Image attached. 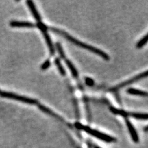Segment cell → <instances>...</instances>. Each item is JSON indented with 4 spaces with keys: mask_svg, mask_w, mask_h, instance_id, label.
Instances as JSON below:
<instances>
[{
    "mask_svg": "<svg viewBox=\"0 0 148 148\" xmlns=\"http://www.w3.org/2000/svg\"><path fill=\"white\" fill-rule=\"evenodd\" d=\"M49 29L51 31H52L53 32H55V33L59 34V35L62 36L63 37H64V38H66L68 41H71V43H73L74 45L79 46V47H80V48H84L88 51H90L99 56L100 57L103 58L104 60H106V61H109L110 59L109 56L105 52L103 51H101V49H99L98 48H96L94 47V46H92L89 45H87L86 43L82 42V41L77 40L75 38H73V36L67 34L66 32H65L64 31H63L62 30H60V29H56V28H54V27H50V28H49Z\"/></svg>",
    "mask_w": 148,
    "mask_h": 148,
    "instance_id": "1",
    "label": "cell"
},
{
    "mask_svg": "<svg viewBox=\"0 0 148 148\" xmlns=\"http://www.w3.org/2000/svg\"><path fill=\"white\" fill-rule=\"evenodd\" d=\"M75 126L77 128L81 130H83L87 133L89 135L95 136L99 140H101L103 141H106L108 143H110V142H113L115 141V139L112 136H110L109 135H106L104 133H101L99 131L95 130L92 129L91 128L86 126V125H83L82 123L79 122H76L75 124Z\"/></svg>",
    "mask_w": 148,
    "mask_h": 148,
    "instance_id": "2",
    "label": "cell"
},
{
    "mask_svg": "<svg viewBox=\"0 0 148 148\" xmlns=\"http://www.w3.org/2000/svg\"><path fill=\"white\" fill-rule=\"evenodd\" d=\"M0 96L3 97V98H6L9 99H12L14 100H16L18 101L22 102V103H27L29 104H38V101L34 99H32L30 98H27L25 96H20L15 93H12L10 92H4L0 90Z\"/></svg>",
    "mask_w": 148,
    "mask_h": 148,
    "instance_id": "3",
    "label": "cell"
},
{
    "mask_svg": "<svg viewBox=\"0 0 148 148\" xmlns=\"http://www.w3.org/2000/svg\"><path fill=\"white\" fill-rule=\"evenodd\" d=\"M36 25V27H38V29L41 31V32H42L44 38L46 40V44H47V45H48V47L49 48L51 54L54 55L55 53V49H54V45H53V42L51 41V37L49 36V35H48V32H47L48 27L41 22H38Z\"/></svg>",
    "mask_w": 148,
    "mask_h": 148,
    "instance_id": "4",
    "label": "cell"
},
{
    "mask_svg": "<svg viewBox=\"0 0 148 148\" xmlns=\"http://www.w3.org/2000/svg\"><path fill=\"white\" fill-rule=\"evenodd\" d=\"M147 75V71H146V72H144V73H141V74H140V75H136V77H135L134 78H132V79H130V80H127V81L124 82H123V83H120V85H117V86H115L114 88H113L111 89L110 91H117V90H118L119 89L121 88H122V87L127 86V85H128L132 84V83H134V82H137V81L140 80H141V79H143V78L146 77Z\"/></svg>",
    "mask_w": 148,
    "mask_h": 148,
    "instance_id": "5",
    "label": "cell"
},
{
    "mask_svg": "<svg viewBox=\"0 0 148 148\" xmlns=\"http://www.w3.org/2000/svg\"><path fill=\"white\" fill-rule=\"evenodd\" d=\"M26 3L28 7H29V8L30 9L32 15H33L34 17L35 18L36 21L38 22H41V16L40 15V14L38 13V11H37L36 8L35 6V4L34 3V2L32 1H30V0H29V1H27Z\"/></svg>",
    "mask_w": 148,
    "mask_h": 148,
    "instance_id": "6",
    "label": "cell"
},
{
    "mask_svg": "<svg viewBox=\"0 0 148 148\" xmlns=\"http://www.w3.org/2000/svg\"><path fill=\"white\" fill-rule=\"evenodd\" d=\"M10 26L12 27H26V28H34L36 27V25L30 22L24 21H11L10 22Z\"/></svg>",
    "mask_w": 148,
    "mask_h": 148,
    "instance_id": "7",
    "label": "cell"
},
{
    "mask_svg": "<svg viewBox=\"0 0 148 148\" xmlns=\"http://www.w3.org/2000/svg\"><path fill=\"white\" fill-rule=\"evenodd\" d=\"M125 122L127 124V126L128 128V130H129L130 133V135L132 138V140L136 143L138 142L139 138H138V135L137 132L136 131L135 127H134V126L133 125L131 122L128 119H125Z\"/></svg>",
    "mask_w": 148,
    "mask_h": 148,
    "instance_id": "8",
    "label": "cell"
},
{
    "mask_svg": "<svg viewBox=\"0 0 148 148\" xmlns=\"http://www.w3.org/2000/svg\"><path fill=\"white\" fill-rule=\"evenodd\" d=\"M64 61H65V62H66V64L68 68L69 69V70L71 71L72 75L74 78H77L78 76V71L76 69L75 67L74 66V65L72 64V62L70 61V60L68 59L67 58H65L64 59Z\"/></svg>",
    "mask_w": 148,
    "mask_h": 148,
    "instance_id": "9",
    "label": "cell"
},
{
    "mask_svg": "<svg viewBox=\"0 0 148 148\" xmlns=\"http://www.w3.org/2000/svg\"><path fill=\"white\" fill-rule=\"evenodd\" d=\"M110 110L113 114L119 115H121V116L125 117V119H127V117L130 116V112H128L123 110L118 109L115 108H110Z\"/></svg>",
    "mask_w": 148,
    "mask_h": 148,
    "instance_id": "10",
    "label": "cell"
},
{
    "mask_svg": "<svg viewBox=\"0 0 148 148\" xmlns=\"http://www.w3.org/2000/svg\"><path fill=\"white\" fill-rule=\"evenodd\" d=\"M127 92L128 94L131 95L140 96H147V92L143 91L140 90H137L135 88H129L127 90Z\"/></svg>",
    "mask_w": 148,
    "mask_h": 148,
    "instance_id": "11",
    "label": "cell"
},
{
    "mask_svg": "<svg viewBox=\"0 0 148 148\" xmlns=\"http://www.w3.org/2000/svg\"><path fill=\"white\" fill-rule=\"evenodd\" d=\"M54 63L56 64V67H58V71L59 73H61V75L62 76L66 75V71H65L64 68L62 66L61 62L60 61V59L59 58H56V59L54 60Z\"/></svg>",
    "mask_w": 148,
    "mask_h": 148,
    "instance_id": "12",
    "label": "cell"
},
{
    "mask_svg": "<svg viewBox=\"0 0 148 148\" xmlns=\"http://www.w3.org/2000/svg\"><path fill=\"white\" fill-rule=\"evenodd\" d=\"M130 116L133 117L138 120H147V114L146 113L142 114V113H133L130 112Z\"/></svg>",
    "mask_w": 148,
    "mask_h": 148,
    "instance_id": "13",
    "label": "cell"
},
{
    "mask_svg": "<svg viewBox=\"0 0 148 148\" xmlns=\"http://www.w3.org/2000/svg\"><path fill=\"white\" fill-rule=\"evenodd\" d=\"M147 41V34H146L143 38L139 41V42L136 44V48H141L143 46H145Z\"/></svg>",
    "mask_w": 148,
    "mask_h": 148,
    "instance_id": "14",
    "label": "cell"
},
{
    "mask_svg": "<svg viewBox=\"0 0 148 148\" xmlns=\"http://www.w3.org/2000/svg\"><path fill=\"white\" fill-rule=\"evenodd\" d=\"M56 48H57V49L58 51L60 56H61V58L62 59H64L66 57V56H65L64 51V50L62 48V46L61 45V44H60L59 43H56Z\"/></svg>",
    "mask_w": 148,
    "mask_h": 148,
    "instance_id": "15",
    "label": "cell"
},
{
    "mask_svg": "<svg viewBox=\"0 0 148 148\" xmlns=\"http://www.w3.org/2000/svg\"><path fill=\"white\" fill-rule=\"evenodd\" d=\"M50 66H51V62L49 59H47L45 62H43L42 66L41 67V69H42L43 71H46L47 70Z\"/></svg>",
    "mask_w": 148,
    "mask_h": 148,
    "instance_id": "16",
    "label": "cell"
},
{
    "mask_svg": "<svg viewBox=\"0 0 148 148\" xmlns=\"http://www.w3.org/2000/svg\"><path fill=\"white\" fill-rule=\"evenodd\" d=\"M85 82H86V84L88 86H92L94 85V83H95V82L93 80L91 79V78H88V77L86 78Z\"/></svg>",
    "mask_w": 148,
    "mask_h": 148,
    "instance_id": "17",
    "label": "cell"
},
{
    "mask_svg": "<svg viewBox=\"0 0 148 148\" xmlns=\"http://www.w3.org/2000/svg\"><path fill=\"white\" fill-rule=\"evenodd\" d=\"M96 148H100V147H96Z\"/></svg>",
    "mask_w": 148,
    "mask_h": 148,
    "instance_id": "18",
    "label": "cell"
}]
</instances>
